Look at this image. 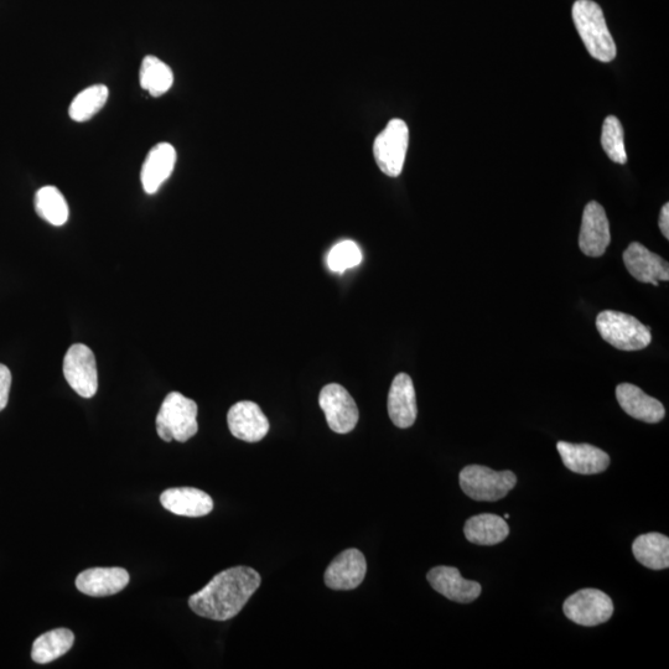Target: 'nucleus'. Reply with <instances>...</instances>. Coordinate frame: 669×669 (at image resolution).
Segmentation results:
<instances>
[{"label": "nucleus", "instance_id": "f257e3e1", "mask_svg": "<svg viewBox=\"0 0 669 669\" xmlns=\"http://www.w3.org/2000/svg\"><path fill=\"white\" fill-rule=\"evenodd\" d=\"M261 583V575L253 568L223 570L199 593L190 596V609L206 619L231 620L241 613Z\"/></svg>", "mask_w": 669, "mask_h": 669}, {"label": "nucleus", "instance_id": "9d476101", "mask_svg": "<svg viewBox=\"0 0 669 669\" xmlns=\"http://www.w3.org/2000/svg\"><path fill=\"white\" fill-rule=\"evenodd\" d=\"M611 233L604 207L596 201L585 206L579 247L588 257H601L608 250Z\"/></svg>", "mask_w": 669, "mask_h": 669}, {"label": "nucleus", "instance_id": "ddd939ff", "mask_svg": "<svg viewBox=\"0 0 669 669\" xmlns=\"http://www.w3.org/2000/svg\"><path fill=\"white\" fill-rule=\"evenodd\" d=\"M622 258L627 271L641 283H650L657 287L660 280L663 282L669 280L668 262L639 242H632Z\"/></svg>", "mask_w": 669, "mask_h": 669}, {"label": "nucleus", "instance_id": "6e6552de", "mask_svg": "<svg viewBox=\"0 0 669 669\" xmlns=\"http://www.w3.org/2000/svg\"><path fill=\"white\" fill-rule=\"evenodd\" d=\"M319 404L330 429L337 434L350 433L359 423L360 413L354 398L337 383H331L321 390Z\"/></svg>", "mask_w": 669, "mask_h": 669}, {"label": "nucleus", "instance_id": "20e7f679", "mask_svg": "<svg viewBox=\"0 0 669 669\" xmlns=\"http://www.w3.org/2000/svg\"><path fill=\"white\" fill-rule=\"evenodd\" d=\"M596 328L606 342L622 351H639L651 344V329L635 316L620 311H601Z\"/></svg>", "mask_w": 669, "mask_h": 669}, {"label": "nucleus", "instance_id": "1a4fd4ad", "mask_svg": "<svg viewBox=\"0 0 669 669\" xmlns=\"http://www.w3.org/2000/svg\"><path fill=\"white\" fill-rule=\"evenodd\" d=\"M64 375L72 390L92 398L98 390L95 354L84 344L72 345L64 359Z\"/></svg>", "mask_w": 669, "mask_h": 669}, {"label": "nucleus", "instance_id": "7ed1b4c3", "mask_svg": "<svg viewBox=\"0 0 669 669\" xmlns=\"http://www.w3.org/2000/svg\"><path fill=\"white\" fill-rule=\"evenodd\" d=\"M197 404L179 392H171L164 399L157 417V432L164 442L185 443L196 435Z\"/></svg>", "mask_w": 669, "mask_h": 669}, {"label": "nucleus", "instance_id": "39448f33", "mask_svg": "<svg viewBox=\"0 0 669 669\" xmlns=\"http://www.w3.org/2000/svg\"><path fill=\"white\" fill-rule=\"evenodd\" d=\"M460 487L475 501L496 502L515 489L517 477L512 471H495L486 466L469 465L460 473Z\"/></svg>", "mask_w": 669, "mask_h": 669}, {"label": "nucleus", "instance_id": "4be33fe9", "mask_svg": "<svg viewBox=\"0 0 669 669\" xmlns=\"http://www.w3.org/2000/svg\"><path fill=\"white\" fill-rule=\"evenodd\" d=\"M632 553L643 567L663 570L669 567V538L661 533H647L635 539Z\"/></svg>", "mask_w": 669, "mask_h": 669}, {"label": "nucleus", "instance_id": "412c9836", "mask_svg": "<svg viewBox=\"0 0 669 669\" xmlns=\"http://www.w3.org/2000/svg\"><path fill=\"white\" fill-rule=\"evenodd\" d=\"M464 533L469 542L477 546H496L510 534L505 518L492 513H482L469 518L464 526Z\"/></svg>", "mask_w": 669, "mask_h": 669}, {"label": "nucleus", "instance_id": "0eeeda50", "mask_svg": "<svg viewBox=\"0 0 669 669\" xmlns=\"http://www.w3.org/2000/svg\"><path fill=\"white\" fill-rule=\"evenodd\" d=\"M565 616L575 624L593 627L609 621L614 614V603L609 595L598 589H583L564 601Z\"/></svg>", "mask_w": 669, "mask_h": 669}, {"label": "nucleus", "instance_id": "393cba45", "mask_svg": "<svg viewBox=\"0 0 669 669\" xmlns=\"http://www.w3.org/2000/svg\"><path fill=\"white\" fill-rule=\"evenodd\" d=\"M35 210L41 219L53 226L65 225L69 220V205L55 186H44L36 193Z\"/></svg>", "mask_w": 669, "mask_h": 669}, {"label": "nucleus", "instance_id": "a878e982", "mask_svg": "<svg viewBox=\"0 0 669 669\" xmlns=\"http://www.w3.org/2000/svg\"><path fill=\"white\" fill-rule=\"evenodd\" d=\"M110 91L105 85H93L81 91L69 108V116L75 122H87L106 106Z\"/></svg>", "mask_w": 669, "mask_h": 669}, {"label": "nucleus", "instance_id": "b1692460", "mask_svg": "<svg viewBox=\"0 0 669 669\" xmlns=\"http://www.w3.org/2000/svg\"><path fill=\"white\" fill-rule=\"evenodd\" d=\"M140 87L153 97L165 95L174 84V74L170 67L153 55L144 57L139 71Z\"/></svg>", "mask_w": 669, "mask_h": 669}, {"label": "nucleus", "instance_id": "4468645a", "mask_svg": "<svg viewBox=\"0 0 669 669\" xmlns=\"http://www.w3.org/2000/svg\"><path fill=\"white\" fill-rule=\"evenodd\" d=\"M427 579L435 591L455 603H473L482 591L479 583L464 579L459 569L454 567L433 568L427 574Z\"/></svg>", "mask_w": 669, "mask_h": 669}, {"label": "nucleus", "instance_id": "c85d7f7f", "mask_svg": "<svg viewBox=\"0 0 669 669\" xmlns=\"http://www.w3.org/2000/svg\"><path fill=\"white\" fill-rule=\"evenodd\" d=\"M10 387H12V373L7 366L0 363V412L7 407Z\"/></svg>", "mask_w": 669, "mask_h": 669}, {"label": "nucleus", "instance_id": "9b49d317", "mask_svg": "<svg viewBox=\"0 0 669 669\" xmlns=\"http://www.w3.org/2000/svg\"><path fill=\"white\" fill-rule=\"evenodd\" d=\"M367 573L366 558L359 549H346L337 556L326 569V586L333 590L359 588Z\"/></svg>", "mask_w": 669, "mask_h": 669}, {"label": "nucleus", "instance_id": "cd10ccee", "mask_svg": "<svg viewBox=\"0 0 669 669\" xmlns=\"http://www.w3.org/2000/svg\"><path fill=\"white\" fill-rule=\"evenodd\" d=\"M361 262L362 252L354 241L337 243L328 256V266L336 273H344L347 269L359 266Z\"/></svg>", "mask_w": 669, "mask_h": 669}, {"label": "nucleus", "instance_id": "f8f14e48", "mask_svg": "<svg viewBox=\"0 0 669 669\" xmlns=\"http://www.w3.org/2000/svg\"><path fill=\"white\" fill-rule=\"evenodd\" d=\"M228 428L233 437L247 443H257L269 432L266 414L258 404L250 401L238 402L227 414Z\"/></svg>", "mask_w": 669, "mask_h": 669}, {"label": "nucleus", "instance_id": "2eb2a0df", "mask_svg": "<svg viewBox=\"0 0 669 669\" xmlns=\"http://www.w3.org/2000/svg\"><path fill=\"white\" fill-rule=\"evenodd\" d=\"M388 414L392 423L401 429L411 428L418 416L416 390L407 373H399L388 394Z\"/></svg>", "mask_w": 669, "mask_h": 669}, {"label": "nucleus", "instance_id": "c756f323", "mask_svg": "<svg viewBox=\"0 0 669 669\" xmlns=\"http://www.w3.org/2000/svg\"><path fill=\"white\" fill-rule=\"evenodd\" d=\"M658 225H660L662 235L665 236L666 240H669V204L662 207Z\"/></svg>", "mask_w": 669, "mask_h": 669}, {"label": "nucleus", "instance_id": "a211bd4d", "mask_svg": "<svg viewBox=\"0 0 669 669\" xmlns=\"http://www.w3.org/2000/svg\"><path fill=\"white\" fill-rule=\"evenodd\" d=\"M176 164V150L169 143L155 145L145 158L140 180L145 193H158L162 185L170 178Z\"/></svg>", "mask_w": 669, "mask_h": 669}, {"label": "nucleus", "instance_id": "dca6fc26", "mask_svg": "<svg viewBox=\"0 0 669 669\" xmlns=\"http://www.w3.org/2000/svg\"><path fill=\"white\" fill-rule=\"evenodd\" d=\"M557 449L565 468L575 474H601L609 468L610 456L596 446L559 442Z\"/></svg>", "mask_w": 669, "mask_h": 669}, {"label": "nucleus", "instance_id": "aec40b11", "mask_svg": "<svg viewBox=\"0 0 669 669\" xmlns=\"http://www.w3.org/2000/svg\"><path fill=\"white\" fill-rule=\"evenodd\" d=\"M165 510L176 516L204 517L214 510V501L206 492L194 487H174L160 496Z\"/></svg>", "mask_w": 669, "mask_h": 669}, {"label": "nucleus", "instance_id": "6ab92c4d", "mask_svg": "<svg viewBox=\"0 0 669 669\" xmlns=\"http://www.w3.org/2000/svg\"><path fill=\"white\" fill-rule=\"evenodd\" d=\"M129 574L123 568H92L76 579V588L88 596L103 598L121 593L129 584Z\"/></svg>", "mask_w": 669, "mask_h": 669}, {"label": "nucleus", "instance_id": "423d86ee", "mask_svg": "<svg viewBox=\"0 0 669 669\" xmlns=\"http://www.w3.org/2000/svg\"><path fill=\"white\" fill-rule=\"evenodd\" d=\"M409 144V129L402 119L394 118L388 122L373 143V157L378 168L390 178L402 174L406 162Z\"/></svg>", "mask_w": 669, "mask_h": 669}, {"label": "nucleus", "instance_id": "5701e85b", "mask_svg": "<svg viewBox=\"0 0 669 669\" xmlns=\"http://www.w3.org/2000/svg\"><path fill=\"white\" fill-rule=\"evenodd\" d=\"M74 643V632L69 629L45 632L34 641L31 658L39 665H48V663L66 655L74 646Z\"/></svg>", "mask_w": 669, "mask_h": 669}, {"label": "nucleus", "instance_id": "bb28decb", "mask_svg": "<svg viewBox=\"0 0 669 669\" xmlns=\"http://www.w3.org/2000/svg\"><path fill=\"white\" fill-rule=\"evenodd\" d=\"M601 145H603L604 152L614 163H627L624 128H622L619 118L609 116L605 119L603 133H601Z\"/></svg>", "mask_w": 669, "mask_h": 669}, {"label": "nucleus", "instance_id": "f03ea898", "mask_svg": "<svg viewBox=\"0 0 669 669\" xmlns=\"http://www.w3.org/2000/svg\"><path fill=\"white\" fill-rule=\"evenodd\" d=\"M573 20L580 38L591 57L601 62L615 60L617 49L606 24L603 9L593 0H577L573 5Z\"/></svg>", "mask_w": 669, "mask_h": 669}, {"label": "nucleus", "instance_id": "f3484780", "mask_svg": "<svg viewBox=\"0 0 669 669\" xmlns=\"http://www.w3.org/2000/svg\"><path fill=\"white\" fill-rule=\"evenodd\" d=\"M616 398L625 413L642 422L660 423L666 416V409L658 399L648 396L640 387L631 383L617 386Z\"/></svg>", "mask_w": 669, "mask_h": 669}]
</instances>
